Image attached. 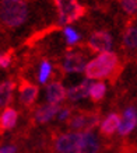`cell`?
<instances>
[{"mask_svg":"<svg viewBox=\"0 0 137 153\" xmlns=\"http://www.w3.org/2000/svg\"><path fill=\"white\" fill-rule=\"evenodd\" d=\"M120 122H122V117L119 115L118 112H110V114H108L99 125L101 135L105 136V138L112 136L116 131H119Z\"/></svg>","mask_w":137,"mask_h":153,"instance_id":"4fadbf2b","label":"cell"},{"mask_svg":"<svg viewBox=\"0 0 137 153\" xmlns=\"http://www.w3.org/2000/svg\"><path fill=\"white\" fill-rule=\"evenodd\" d=\"M46 98L48 102L56 105H59L67 98V91L60 80H52L50 83L46 84Z\"/></svg>","mask_w":137,"mask_h":153,"instance_id":"9c48e42d","label":"cell"},{"mask_svg":"<svg viewBox=\"0 0 137 153\" xmlns=\"http://www.w3.org/2000/svg\"><path fill=\"white\" fill-rule=\"evenodd\" d=\"M88 62L85 58V53L80 51H70L63 56L62 63L59 65L60 70L64 73H80V72H85Z\"/></svg>","mask_w":137,"mask_h":153,"instance_id":"5b68a950","label":"cell"},{"mask_svg":"<svg viewBox=\"0 0 137 153\" xmlns=\"http://www.w3.org/2000/svg\"><path fill=\"white\" fill-rule=\"evenodd\" d=\"M39 88L28 79H20L18 83V102L24 108H32L38 98Z\"/></svg>","mask_w":137,"mask_h":153,"instance_id":"ba28073f","label":"cell"},{"mask_svg":"<svg viewBox=\"0 0 137 153\" xmlns=\"http://www.w3.org/2000/svg\"><path fill=\"white\" fill-rule=\"evenodd\" d=\"M105 93H106V84L104 82H96V83L92 84L91 91H90V98L94 102H98L105 97Z\"/></svg>","mask_w":137,"mask_h":153,"instance_id":"d6986e66","label":"cell"},{"mask_svg":"<svg viewBox=\"0 0 137 153\" xmlns=\"http://www.w3.org/2000/svg\"><path fill=\"white\" fill-rule=\"evenodd\" d=\"M60 105H56V104H42V105L37 107V110L34 111V121L37 122V124H46V122H49L52 118H55L57 114H59Z\"/></svg>","mask_w":137,"mask_h":153,"instance_id":"7c38bea8","label":"cell"},{"mask_svg":"<svg viewBox=\"0 0 137 153\" xmlns=\"http://www.w3.org/2000/svg\"><path fill=\"white\" fill-rule=\"evenodd\" d=\"M99 124V111L91 110H78L74 111L71 118L67 121V125L74 132H88Z\"/></svg>","mask_w":137,"mask_h":153,"instance_id":"277c9868","label":"cell"},{"mask_svg":"<svg viewBox=\"0 0 137 153\" xmlns=\"http://www.w3.org/2000/svg\"><path fill=\"white\" fill-rule=\"evenodd\" d=\"M123 70V65L120 63L119 56L115 52H105L91 59L85 68V76L90 80L108 79L113 84Z\"/></svg>","mask_w":137,"mask_h":153,"instance_id":"6da1fadb","label":"cell"},{"mask_svg":"<svg viewBox=\"0 0 137 153\" xmlns=\"http://www.w3.org/2000/svg\"><path fill=\"white\" fill-rule=\"evenodd\" d=\"M17 152V148L13 146V145H9V146H3L0 148V153H15Z\"/></svg>","mask_w":137,"mask_h":153,"instance_id":"cb8c5ba5","label":"cell"},{"mask_svg":"<svg viewBox=\"0 0 137 153\" xmlns=\"http://www.w3.org/2000/svg\"><path fill=\"white\" fill-rule=\"evenodd\" d=\"M122 49L126 55L137 52V25L127 24L122 35Z\"/></svg>","mask_w":137,"mask_h":153,"instance_id":"30bf717a","label":"cell"},{"mask_svg":"<svg viewBox=\"0 0 137 153\" xmlns=\"http://www.w3.org/2000/svg\"><path fill=\"white\" fill-rule=\"evenodd\" d=\"M28 14L25 0H0V24L4 28L21 27L28 20Z\"/></svg>","mask_w":137,"mask_h":153,"instance_id":"7a4b0ae2","label":"cell"},{"mask_svg":"<svg viewBox=\"0 0 137 153\" xmlns=\"http://www.w3.org/2000/svg\"><path fill=\"white\" fill-rule=\"evenodd\" d=\"M120 9L127 14L130 19H136L137 17V0H118Z\"/></svg>","mask_w":137,"mask_h":153,"instance_id":"ffe728a7","label":"cell"},{"mask_svg":"<svg viewBox=\"0 0 137 153\" xmlns=\"http://www.w3.org/2000/svg\"><path fill=\"white\" fill-rule=\"evenodd\" d=\"M57 10L59 25H67L80 20L87 13V9L81 6L77 0H53Z\"/></svg>","mask_w":137,"mask_h":153,"instance_id":"3957f363","label":"cell"},{"mask_svg":"<svg viewBox=\"0 0 137 153\" xmlns=\"http://www.w3.org/2000/svg\"><path fill=\"white\" fill-rule=\"evenodd\" d=\"M63 35H64V38H66V44H67L68 47H73V45L78 44L80 39H81V35L71 27H64Z\"/></svg>","mask_w":137,"mask_h":153,"instance_id":"44dd1931","label":"cell"},{"mask_svg":"<svg viewBox=\"0 0 137 153\" xmlns=\"http://www.w3.org/2000/svg\"><path fill=\"white\" fill-rule=\"evenodd\" d=\"M18 87L15 82L11 79L4 80L0 83V108H7L9 104L13 102V93H14V88Z\"/></svg>","mask_w":137,"mask_h":153,"instance_id":"e0dca14e","label":"cell"},{"mask_svg":"<svg viewBox=\"0 0 137 153\" xmlns=\"http://www.w3.org/2000/svg\"><path fill=\"white\" fill-rule=\"evenodd\" d=\"M101 150V143L99 139L92 131L88 132H82L81 140L78 145L76 153H99Z\"/></svg>","mask_w":137,"mask_h":153,"instance_id":"8fae6325","label":"cell"},{"mask_svg":"<svg viewBox=\"0 0 137 153\" xmlns=\"http://www.w3.org/2000/svg\"><path fill=\"white\" fill-rule=\"evenodd\" d=\"M137 125V111L134 107H127L124 110L123 115H122V122L119 126V135L120 136H126L132 132Z\"/></svg>","mask_w":137,"mask_h":153,"instance_id":"5bb4252c","label":"cell"},{"mask_svg":"<svg viewBox=\"0 0 137 153\" xmlns=\"http://www.w3.org/2000/svg\"><path fill=\"white\" fill-rule=\"evenodd\" d=\"M73 108L71 107H62L60 108L59 114H57V120L62 121V122H64V121H68L70 118H71V115H73Z\"/></svg>","mask_w":137,"mask_h":153,"instance_id":"603a6c76","label":"cell"},{"mask_svg":"<svg viewBox=\"0 0 137 153\" xmlns=\"http://www.w3.org/2000/svg\"><path fill=\"white\" fill-rule=\"evenodd\" d=\"M14 59V49H7L0 53V69H7L11 66Z\"/></svg>","mask_w":137,"mask_h":153,"instance_id":"7402d4cb","label":"cell"},{"mask_svg":"<svg viewBox=\"0 0 137 153\" xmlns=\"http://www.w3.org/2000/svg\"><path fill=\"white\" fill-rule=\"evenodd\" d=\"M113 39L108 31L104 30H98L88 37L87 41V48L94 53H105V52H110Z\"/></svg>","mask_w":137,"mask_h":153,"instance_id":"8992f818","label":"cell"},{"mask_svg":"<svg viewBox=\"0 0 137 153\" xmlns=\"http://www.w3.org/2000/svg\"><path fill=\"white\" fill-rule=\"evenodd\" d=\"M52 70H53V65L49 62V59H42L38 66V82L41 84H45L52 76Z\"/></svg>","mask_w":137,"mask_h":153,"instance_id":"ac0fdd59","label":"cell"},{"mask_svg":"<svg viewBox=\"0 0 137 153\" xmlns=\"http://www.w3.org/2000/svg\"><path fill=\"white\" fill-rule=\"evenodd\" d=\"M81 132H66L59 135L55 139L53 148L56 153H76L80 140H81Z\"/></svg>","mask_w":137,"mask_h":153,"instance_id":"52a82bcc","label":"cell"},{"mask_svg":"<svg viewBox=\"0 0 137 153\" xmlns=\"http://www.w3.org/2000/svg\"><path fill=\"white\" fill-rule=\"evenodd\" d=\"M18 121V111L13 107H7L0 112V134L13 129Z\"/></svg>","mask_w":137,"mask_h":153,"instance_id":"2e32d148","label":"cell"},{"mask_svg":"<svg viewBox=\"0 0 137 153\" xmlns=\"http://www.w3.org/2000/svg\"><path fill=\"white\" fill-rule=\"evenodd\" d=\"M92 84L94 83L90 79H84L77 86L70 87L67 90V100H70V101H78V100L85 98L87 96L90 97V91H91Z\"/></svg>","mask_w":137,"mask_h":153,"instance_id":"9a60e30c","label":"cell"}]
</instances>
